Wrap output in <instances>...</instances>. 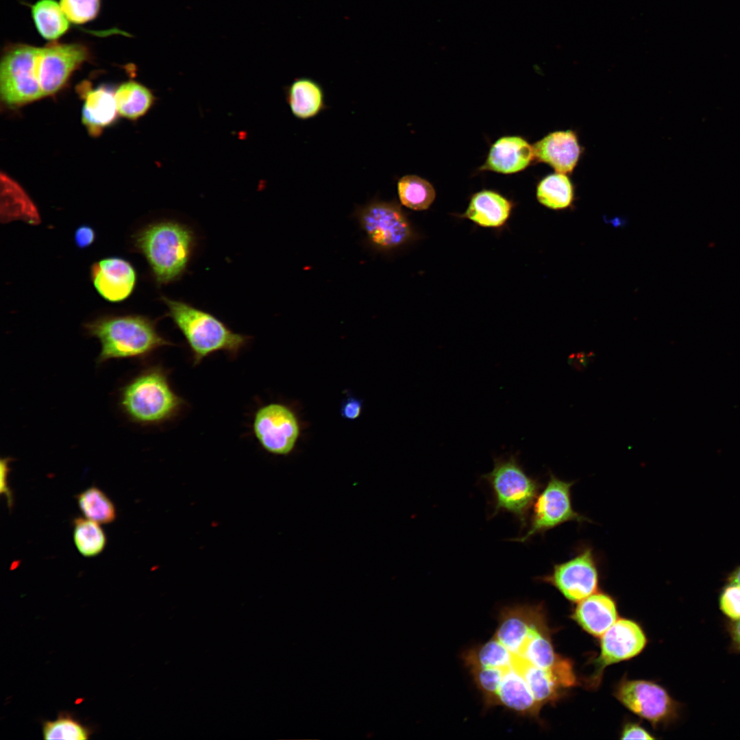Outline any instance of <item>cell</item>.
<instances>
[{
    "instance_id": "obj_1",
    "label": "cell",
    "mask_w": 740,
    "mask_h": 740,
    "mask_svg": "<svg viewBox=\"0 0 740 740\" xmlns=\"http://www.w3.org/2000/svg\"><path fill=\"white\" fill-rule=\"evenodd\" d=\"M561 658L542 603L503 607L492 637L461 655L485 709L501 706L534 719L558 695L554 668Z\"/></svg>"
},
{
    "instance_id": "obj_2",
    "label": "cell",
    "mask_w": 740,
    "mask_h": 740,
    "mask_svg": "<svg viewBox=\"0 0 740 740\" xmlns=\"http://www.w3.org/2000/svg\"><path fill=\"white\" fill-rule=\"evenodd\" d=\"M134 249L146 259L158 286L180 280L186 273L197 245L193 230L172 220L153 222L133 236Z\"/></svg>"
},
{
    "instance_id": "obj_3",
    "label": "cell",
    "mask_w": 740,
    "mask_h": 740,
    "mask_svg": "<svg viewBox=\"0 0 740 740\" xmlns=\"http://www.w3.org/2000/svg\"><path fill=\"white\" fill-rule=\"evenodd\" d=\"M118 400L127 419L141 426L171 421L186 406L172 388L169 371L160 365L142 369L127 381L119 390Z\"/></svg>"
},
{
    "instance_id": "obj_4",
    "label": "cell",
    "mask_w": 740,
    "mask_h": 740,
    "mask_svg": "<svg viewBox=\"0 0 740 740\" xmlns=\"http://www.w3.org/2000/svg\"><path fill=\"white\" fill-rule=\"evenodd\" d=\"M84 328L101 344L99 365L112 359H143L175 345L159 333L154 320L144 315H105L86 323Z\"/></svg>"
},
{
    "instance_id": "obj_5",
    "label": "cell",
    "mask_w": 740,
    "mask_h": 740,
    "mask_svg": "<svg viewBox=\"0 0 740 740\" xmlns=\"http://www.w3.org/2000/svg\"><path fill=\"white\" fill-rule=\"evenodd\" d=\"M169 317L184 337L194 366L209 356L223 352L236 358L251 336L232 331L211 313L177 299L161 296Z\"/></svg>"
},
{
    "instance_id": "obj_6",
    "label": "cell",
    "mask_w": 740,
    "mask_h": 740,
    "mask_svg": "<svg viewBox=\"0 0 740 740\" xmlns=\"http://www.w3.org/2000/svg\"><path fill=\"white\" fill-rule=\"evenodd\" d=\"M493 494L492 517L508 513L527 526L528 515L541 489L540 482L526 473L517 454L494 458L493 469L482 476Z\"/></svg>"
},
{
    "instance_id": "obj_7",
    "label": "cell",
    "mask_w": 740,
    "mask_h": 740,
    "mask_svg": "<svg viewBox=\"0 0 740 740\" xmlns=\"http://www.w3.org/2000/svg\"><path fill=\"white\" fill-rule=\"evenodd\" d=\"M39 48L16 45L3 55L0 66V95L5 104L21 106L43 97L36 71Z\"/></svg>"
},
{
    "instance_id": "obj_8",
    "label": "cell",
    "mask_w": 740,
    "mask_h": 740,
    "mask_svg": "<svg viewBox=\"0 0 740 740\" xmlns=\"http://www.w3.org/2000/svg\"><path fill=\"white\" fill-rule=\"evenodd\" d=\"M574 483L563 480L550 473L549 480L533 504L526 533L510 541L525 543L534 536L542 535L566 522L582 523L590 521L589 519L576 512L573 507L571 489Z\"/></svg>"
},
{
    "instance_id": "obj_9",
    "label": "cell",
    "mask_w": 740,
    "mask_h": 740,
    "mask_svg": "<svg viewBox=\"0 0 740 740\" xmlns=\"http://www.w3.org/2000/svg\"><path fill=\"white\" fill-rule=\"evenodd\" d=\"M600 570L594 550L584 545L571 558L554 564L548 574L536 579L553 586L568 600L578 602L598 591Z\"/></svg>"
},
{
    "instance_id": "obj_10",
    "label": "cell",
    "mask_w": 740,
    "mask_h": 740,
    "mask_svg": "<svg viewBox=\"0 0 740 740\" xmlns=\"http://www.w3.org/2000/svg\"><path fill=\"white\" fill-rule=\"evenodd\" d=\"M615 697L629 711L654 727L677 719L680 704L660 684L650 680L623 678L615 687Z\"/></svg>"
},
{
    "instance_id": "obj_11",
    "label": "cell",
    "mask_w": 740,
    "mask_h": 740,
    "mask_svg": "<svg viewBox=\"0 0 740 740\" xmlns=\"http://www.w3.org/2000/svg\"><path fill=\"white\" fill-rule=\"evenodd\" d=\"M252 431L263 449L278 456L293 450L300 432L295 413L280 403L264 405L255 412Z\"/></svg>"
},
{
    "instance_id": "obj_12",
    "label": "cell",
    "mask_w": 740,
    "mask_h": 740,
    "mask_svg": "<svg viewBox=\"0 0 740 740\" xmlns=\"http://www.w3.org/2000/svg\"><path fill=\"white\" fill-rule=\"evenodd\" d=\"M647 643L642 628L634 621L618 619L602 636L600 651L593 661L594 670L588 685L597 688L608 666L632 658L640 654Z\"/></svg>"
},
{
    "instance_id": "obj_13",
    "label": "cell",
    "mask_w": 740,
    "mask_h": 740,
    "mask_svg": "<svg viewBox=\"0 0 740 740\" xmlns=\"http://www.w3.org/2000/svg\"><path fill=\"white\" fill-rule=\"evenodd\" d=\"M88 56L81 44L53 43L39 48L36 71L42 96L58 92Z\"/></svg>"
},
{
    "instance_id": "obj_14",
    "label": "cell",
    "mask_w": 740,
    "mask_h": 740,
    "mask_svg": "<svg viewBox=\"0 0 740 740\" xmlns=\"http://www.w3.org/2000/svg\"><path fill=\"white\" fill-rule=\"evenodd\" d=\"M360 219L369 238L382 248L401 245L412 236L406 217L394 202H371L362 208Z\"/></svg>"
},
{
    "instance_id": "obj_15",
    "label": "cell",
    "mask_w": 740,
    "mask_h": 740,
    "mask_svg": "<svg viewBox=\"0 0 740 740\" xmlns=\"http://www.w3.org/2000/svg\"><path fill=\"white\" fill-rule=\"evenodd\" d=\"M90 275L98 294L112 303L127 299L133 293L138 280L134 266L120 257H108L93 263Z\"/></svg>"
},
{
    "instance_id": "obj_16",
    "label": "cell",
    "mask_w": 740,
    "mask_h": 740,
    "mask_svg": "<svg viewBox=\"0 0 740 740\" xmlns=\"http://www.w3.org/2000/svg\"><path fill=\"white\" fill-rule=\"evenodd\" d=\"M533 149L534 159L565 174L574 171L582 153L578 136L571 130L550 132L537 141Z\"/></svg>"
},
{
    "instance_id": "obj_17",
    "label": "cell",
    "mask_w": 740,
    "mask_h": 740,
    "mask_svg": "<svg viewBox=\"0 0 740 740\" xmlns=\"http://www.w3.org/2000/svg\"><path fill=\"white\" fill-rule=\"evenodd\" d=\"M534 159L533 146L517 136H504L491 147L482 170L510 174L525 169Z\"/></svg>"
},
{
    "instance_id": "obj_18",
    "label": "cell",
    "mask_w": 740,
    "mask_h": 740,
    "mask_svg": "<svg viewBox=\"0 0 740 740\" xmlns=\"http://www.w3.org/2000/svg\"><path fill=\"white\" fill-rule=\"evenodd\" d=\"M615 599L608 593L596 592L577 602L572 619L587 632L601 637L618 619Z\"/></svg>"
},
{
    "instance_id": "obj_19",
    "label": "cell",
    "mask_w": 740,
    "mask_h": 740,
    "mask_svg": "<svg viewBox=\"0 0 740 740\" xmlns=\"http://www.w3.org/2000/svg\"><path fill=\"white\" fill-rule=\"evenodd\" d=\"M512 210L511 203L498 193L483 190L471 198L464 216L476 224L484 227H499L508 220Z\"/></svg>"
},
{
    "instance_id": "obj_20",
    "label": "cell",
    "mask_w": 740,
    "mask_h": 740,
    "mask_svg": "<svg viewBox=\"0 0 740 740\" xmlns=\"http://www.w3.org/2000/svg\"><path fill=\"white\" fill-rule=\"evenodd\" d=\"M285 95L292 114L299 119L313 118L325 108L322 87L310 78L295 79L286 87Z\"/></svg>"
},
{
    "instance_id": "obj_21",
    "label": "cell",
    "mask_w": 740,
    "mask_h": 740,
    "mask_svg": "<svg viewBox=\"0 0 740 740\" xmlns=\"http://www.w3.org/2000/svg\"><path fill=\"white\" fill-rule=\"evenodd\" d=\"M118 113L114 93L105 87L85 92L82 107V123L92 135L110 125Z\"/></svg>"
},
{
    "instance_id": "obj_22",
    "label": "cell",
    "mask_w": 740,
    "mask_h": 740,
    "mask_svg": "<svg viewBox=\"0 0 740 740\" xmlns=\"http://www.w3.org/2000/svg\"><path fill=\"white\" fill-rule=\"evenodd\" d=\"M536 196L539 203L548 209L567 210L574 208L576 188L568 175L556 172L540 180Z\"/></svg>"
},
{
    "instance_id": "obj_23",
    "label": "cell",
    "mask_w": 740,
    "mask_h": 740,
    "mask_svg": "<svg viewBox=\"0 0 740 740\" xmlns=\"http://www.w3.org/2000/svg\"><path fill=\"white\" fill-rule=\"evenodd\" d=\"M114 98L118 113L131 120H136L146 114L156 101L149 88L134 81L122 84L116 90Z\"/></svg>"
},
{
    "instance_id": "obj_24",
    "label": "cell",
    "mask_w": 740,
    "mask_h": 740,
    "mask_svg": "<svg viewBox=\"0 0 740 740\" xmlns=\"http://www.w3.org/2000/svg\"><path fill=\"white\" fill-rule=\"evenodd\" d=\"M32 18L38 33L54 40L64 34L69 21L60 3L55 0H39L32 7Z\"/></svg>"
},
{
    "instance_id": "obj_25",
    "label": "cell",
    "mask_w": 740,
    "mask_h": 740,
    "mask_svg": "<svg viewBox=\"0 0 740 740\" xmlns=\"http://www.w3.org/2000/svg\"><path fill=\"white\" fill-rule=\"evenodd\" d=\"M78 507L84 517L100 524L111 523L116 518V509L110 497L99 488L91 486L76 495Z\"/></svg>"
},
{
    "instance_id": "obj_26",
    "label": "cell",
    "mask_w": 740,
    "mask_h": 740,
    "mask_svg": "<svg viewBox=\"0 0 740 740\" xmlns=\"http://www.w3.org/2000/svg\"><path fill=\"white\" fill-rule=\"evenodd\" d=\"M397 186L402 204L413 210L428 209L436 197L433 186L418 175H407L402 177L397 182Z\"/></svg>"
},
{
    "instance_id": "obj_27",
    "label": "cell",
    "mask_w": 740,
    "mask_h": 740,
    "mask_svg": "<svg viewBox=\"0 0 740 740\" xmlns=\"http://www.w3.org/2000/svg\"><path fill=\"white\" fill-rule=\"evenodd\" d=\"M73 541L78 552L85 557H94L104 550L107 539L99 523L86 517L73 519Z\"/></svg>"
},
{
    "instance_id": "obj_28",
    "label": "cell",
    "mask_w": 740,
    "mask_h": 740,
    "mask_svg": "<svg viewBox=\"0 0 740 740\" xmlns=\"http://www.w3.org/2000/svg\"><path fill=\"white\" fill-rule=\"evenodd\" d=\"M42 732L46 740H86L92 734L87 726L67 712L60 713L54 720L45 721Z\"/></svg>"
},
{
    "instance_id": "obj_29",
    "label": "cell",
    "mask_w": 740,
    "mask_h": 740,
    "mask_svg": "<svg viewBox=\"0 0 740 740\" xmlns=\"http://www.w3.org/2000/svg\"><path fill=\"white\" fill-rule=\"evenodd\" d=\"M101 0H60V5L69 22L84 24L98 14Z\"/></svg>"
},
{
    "instance_id": "obj_30",
    "label": "cell",
    "mask_w": 740,
    "mask_h": 740,
    "mask_svg": "<svg viewBox=\"0 0 740 740\" xmlns=\"http://www.w3.org/2000/svg\"><path fill=\"white\" fill-rule=\"evenodd\" d=\"M719 610L730 621L740 620V585L727 583L721 590Z\"/></svg>"
},
{
    "instance_id": "obj_31",
    "label": "cell",
    "mask_w": 740,
    "mask_h": 740,
    "mask_svg": "<svg viewBox=\"0 0 740 740\" xmlns=\"http://www.w3.org/2000/svg\"><path fill=\"white\" fill-rule=\"evenodd\" d=\"M621 739H655L639 724L629 722L624 724L621 732Z\"/></svg>"
},
{
    "instance_id": "obj_32",
    "label": "cell",
    "mask_w": 740,
    "mask_h": 740,
    "mask_svg": "<svg viewBox=\"0 0 740 740\" xmlns=\"http://www.w3.org/2000/svg\"><path fill=\"white\" fill-rule=\"evenodd\" d=\"M362 401L352 396H349L341 404V415L343 417L354 420L361 414Z\"/></svg>"
},
{
    "instance_id": "obj_33",
    "label": "cell",
    "mask_w": 740,
    "mask_h": 740,
    "mask_svg": "<svg viewBox=\"0 0 740 740\" xmlns=\"http://www.w3.org/2000/svg\"><path fill=\"white\" fill-rule=\"evenodd\" d=\"M95 238V231L88 225L79 226L74 234L75 243L79 249H84L90 246L94 243Z\"/></svg>"
},
{
    "instance_id": "obj_34",
    "label": "cell",
    "mask_w": 740,
    "mask_h": 740,
    "mask_svg": "<svg viewBox=\"0 0 740 740\" xmlns=\"http://www.w3.org/2000/svg\"><path fill=\"white\" fill-rule=\"evenodd\" d=\"M11 458L8 457L1 458L0 461L1 494L5 496L9 506L12 505V493L8 485V475L10 471L9 464Z\"/></svg>"
},
{
    "instance_id": "obj_35",
    "label": "cell",
    "mask_w": 740,
    "mask_h": 740,
    "mask_svg": "<svg viewBox=\"0 0 740 740\" xmlns=\"http://www.w3.org/2000/svg\"><path fill=\"white\" fill-rule=\"evenodd\" d=\"M726 626L730 637L731 649L734 652L740 653V620H729Z\"/></svg>"
},
{
    "instance_id": "obj_36",
    "label": "cell",
    "mask_w": 740,
    "mask_h": 740,
    "mask_svg": "<svg viewBox=\"0 0 740 740\" xmlns=\"http://www.w3.org/2000/svg\"><path fill=\"white\" fill-rule=\"evenodd\" d=\"M726 582L740 585V565L729 573L726 577Z\"/></svg>"
}]
</instances>
